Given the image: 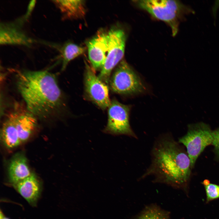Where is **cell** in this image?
<instances>
[{
    "mask_svg": "<svg viewBox=\"0 0 219 219\" xmlns=\"http://www.w3.org/2000/svg\"><path fill=\"white\" fill-rule=\"evenodd\" d=\"M16 86L27 109L45 118L58 113L64 106L63 95L54 74L47 70L19 71Z\"/></svg>",
    "mask_w": 219,
    "mask_h": 219,
    "instance_id": "cell-1",
    "label": "cell"
},
{
    "mask_svg": "<svg viewBox=\"0 0 219 219\" xmlns=\"http://www.w3.org/2000/svg\"><path fill=\"white\" fill-rule=\"evenodd\" d=\"M191 168L187 152L170 134H164L156 140L151 165L142 176H153L156 182L180 187L187 182Z\"/></svg>",
    "mask_w": 219,
    "mask_h": 219,
    "instance_id": "cell-2",
    "label": "cell"
},
{
    "mask_svg": "<svg viewBox=\"0 0 219 219\" xmlns=\"http://www.w3.org/2000/svg\"><path fill=\"white\" fill-rule=\"evenodd\" d=\"M139 7L154 17L163 21L170 26L173 36L178 31L179 20L185 14L194 12L178 1L170 0H138Z\"/></svg>",
    "mask_w": 219,
    "mask_h": 219,
    "instance_id": "cell-3",
    "label": "cell"
},
{
    "mask_svg": "<svg viewBox=\"0 0 219 219\" xmlns=\"http://www.w3.org/2000/svg\"><path fill=\"white\" fill-rule=\"evenodd\" d=\"M109 83L112 91L120 94H136L145 89L140 78L124 60L118 64Z\"/></svg>",
    "mask_w": 219,
    "mask_h": 219,
    "instance_id": "cell-4",
    "label": "cell"
},
{
    "mask_svg": "<svg viewBox=\"0 0 219 219\" xmlns=\"http://www.w3.org/2000/svg\"><path fill=\"white\" fill-rule=\"evenodd\" d=\"M213 140V131L202 123L189 126L186 134L179 139V143L186 147L191 168L205 148L212 145Z\"/></svg>",
    "mask_w": 219,
    "mask_h": 219,
    "instance_id": "cell-5",
    "label": "cell"
},
{
    "mask_svg": "<svg viewBox=\"0 0 219 219\" xmlns=\"http://www.w3.org/2000/svg\"><path fill=\"white\" fill-rule=\"evenodd\" d=\"M108 33L107 54L104 64L98 76L107 84L109 83L112 71L122 61L123 57L126 41L125 34L121 29L112 28Z\"/></svg>",
    "mask_w": 219,
    "mask_h": 219,
    "instance_id": "cell-6",
    "label": "cell"
},
{
    "mask_svg": "<svg viewBox=\"0 0 219 219\" xmlns=\"http://www.w3.org/2000/svg\"><path fill=\"white\" fill-rule=\"evenodd\" d=\"M108 108L107 122L103 131L114 135H123L137 138L129 123L130 106L114 99Z\"/></svg>",
    "mask_w": 219,
    "mask_h": 219,
    "instance_id": "cell-7",
    "label": "cell"
},
{
    "mask_svg": "<svg viewBox=\"0 0 219 219\" xmlns=\"http://www.w3.org/2000/svg\"><path fill=\"white\" fill-rule=\"evenodd\" d=\"M85 89L88 98L102 109L108 107L111 101L107 85L95 74L93 68L85 62Z\"/></svg>",
    "mask_w": 219,
    "mask_h": 219,
    "instance_id": "cell-8",
    "label": "cell"
},
{
    "mask_svg": "<svg viewBox=\"0 0 219 219\" xmlns=\"http://www.w3.org/2000/svg\"><path fill=\"white\" fill-rule=\"evenodd\" d=\"M24 21L21 19L14 22H1L0 25V44L17 45L28 47L36 42L29 36L21 29Z\"/></svg>",
    "mask_w": 219,
    "mask_h": 219,
    "instance_id": "cell-9",
    "label": "cell"
},
{
    "mask_svg": "<svg viewBox=\"0 0 219 219\" xmlns=\"http://www.w3.org/2000/svg\"><path fill=\"white\" fill-rule=\"evenodd\" d=\"M7 116L13 122L21 143L27 141L36 129V117L26 109L16 106Z\"/></svg>",
    "mask_w": 219,
    "mask_h": 219,
    "instance_id": "cell-10",
    "label": "cell"
},
{
    "mask_svg": "<svg viewBox=\"0 0 219 219\" xmlns=\"http://www.w3.org/2000/svg\"><path fill=\"white\" fill-rule=\"evenodd\" d=\"M86 44L92 68L94 70H101L105 63L108 49V33L100 30Z\"/></svg>",
    "mask_w": 219,
    "mask_h": 219,
    "instance_id": "cell-11",
    "label": "cell"
},
{
    "mask_svg": "<svg viewBox=\"0 0 219 219\" xmlns=\"http://www.w3.org/2000/svg\"><path fill=\"white\" fill-rule=\"evenodd\" d=\"M13 186L30 205L33 206H36L41 194V187L35 174L32 173L29 176Z\"/></svg>",
    "mask_w": 219,
    "mask_h": 219,
    "instance_id": "cell-12",
    "label": "cell"
},
{
    "mask_svg": "<svg viewBox=\"0 0 219 219\" xmlns=\"http://www.w3.org/2000/svg\"><path fill=\"white\" fill-rule=\"evenodd\" d=\"M31 172L27 158L23 154L18 153L11 159L8 167L9 182L13 185L29 176Z\"/></svg>",
    "mask_w": 219,
    "mask_h": 219,
    "instance_id": "cell-13",
    "label": "cell"
},
{
    "mask_svg": "<svg viewBox=\"0 0 219 219\" xmlns=\"http://www.w3.org/2000/svg\"><path fill=\"white\" fill-rule=\"evenodd\" d=\"M83 0L53 1L65 19L82 18L85 13V2Z\"/></svg>",
    "mask_w": 219,
    "mask_h": 219,
    "instance_id": "cell-14",
    "label": "cell"
},
{
    "mask_svg": "<svg viewBox=\"0 0 219 219\" xmlns=\"http://www.w3.org/2000/svg\"><path fill=\"white\" fill-rule=\"evenodd\" d=\"M1 135L3 143L8 148L16 147L21 143L16 127L8 116L3 123Z\"/></svg>",
    "mask_w": 219,
    "mask_h": 219,
    "instance_id": "cell-15",
    "label": "cell"
},
{
    "mask_svg": "<svg viewBox=\"0 0 219 219\" xmlns=\"http://www.w3.org/2000/svg\"><path fill=\"white\" fill-rule=\"evenodd\" d=\"M85 48L71 42H68L60 49V56L62 61L61 70H64L69 62L77 57L83 54Z\"/></svg>",
    "mask_w": 219,
    "mask_h": 219,
    "instance_id": "cell-16",
    "label": "cell"
},
{
    "mask_svg": "<svg viewBox=\"0 0 219 219\" xmlns=\"http://www.w3.org/2000/svg\"><path fill=\"white\" fill-rule=\"evenodd\" d=\"M136 219H169L168 213L156 206L144 209Z\"/></svg>",
    "mask_w": 219,
    "mask_h": 219,
    "instance_id": "cell-17",
    "label": "cell"
},
{
    "mask_svg": "<svg viewBox=\"0 0 219 219\" xmlns=\"http://www.w3.org/2000/svg\"><path fill=\"white\" fill-rule=\"evenodd\" d=\"M207 200H210L219 198V186L210 183L207 180L204 181Z\"/></svg>",
    "mask_w": 219,
    "mask_h": 219,
    "instance_id": "cell-18",
    "label": "cell"
},
{
    "mask_svg": "<svg viewBox=\"0 0 219 219\" xmlns=\"http://www.w3.org/2000/svg\"><path fill=\"white\" fill-rule=\"evenodd\" d=\"M213 136L212 145L214 146L215 151L219 156V128L213 131Z\"/></svg>",
    "mask_w": 219,
    "mask_h": 219,
    "instance_id": "cell-19",
    "label": "cell"
},
{
    "mask_svg": "<svg viewBox=\"0 0 219 219\" xmlns=\"http://www.w3.org/2000/svg\"><path fill=\"white\" fill-rule=\"evenodd\" d=\"M0 219H10L4 216L1 210L0 211Z\"/></svg>",
    "mask_w": 219,
    "mask_h": 219,
    "instance_id": "cell-20",
    "label": "cell"
}]
</instances>
